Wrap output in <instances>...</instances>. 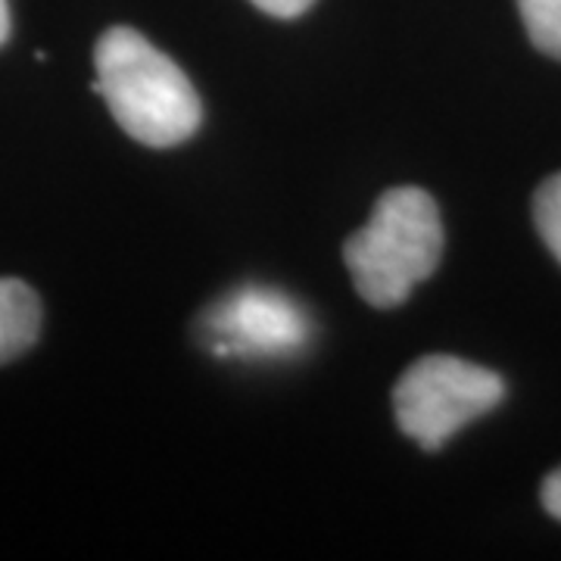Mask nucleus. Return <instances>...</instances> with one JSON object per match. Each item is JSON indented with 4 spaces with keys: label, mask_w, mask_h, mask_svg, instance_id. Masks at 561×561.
I'll return each instance as SVG.
<instances>
[{
    "label": "nucleus",
    "mask_w": 561,
    "mask_h": 561,
    "mask_svg": "<svg viewBox=\"0 0 561 561\" xmlns=\"http://www.w3.org/2000/svg\"><path fill=\"white\" fill-rule=\"evenodd\" d=\"M94 69L91 91L106 101L128 138L165 150L201 128L203 103L191 79L135 28L113 25L103 32L94 47Z\"/></svg>",
    "instance_id": "obj_1"
},
{
    "label": "nucleus",
    "mask_w": 561,
    "mask_h": 561,
    "mask_svg": "<svg viewBox=\"0 0 561 561\" xmlns=\"http://www.w3.org/2000/svg\"><path fill=\"white\" fill-rule=\"evenodd\" d=\"M443 260V221L421 187H390L375 213L343 243V262L356 294L375 309H393L427 280Z\"/></svg>",
    "instance_id": "obj_2"
},
{
    "label": "nucleus",
    "mask_w": 561,
    "mask_h": 561,
    "mask_svg": "<svg viewBox=\"0 0 561 561\" xmlns=\"http://www.w3.org/2000/svg\"><path fill=\"white\" fill-rule=\"evenodd\" d=\"M502 400L500 375L459 356H424L393 387L400 431L427 453H437L456 431L493 412Z\"/></svg>",
    "instance_id": "obj_3"
},
{
    "label": "nucleus",
    "mask_w": 561,
    "mask_h": 561,
    "mask_svg": "<svg viewBox=\"0 0 561 561\" xmlns=\"http://www.w3.org/2000/svg\"><path fill=\"white\" fill-rule=\"evenodd\" d=\"M201 331L216 356L290 359L312 343L309 309L265 284H247L206 309Z\"/></svg>",
    "instance_id": "obj_4"
},
{
    "label": "nucleus",
    "mask_w": 561,
    "mask_h": 561,
    "mask_svg": "<svg viewBox=\"0 0 561 561\" xmlns=\"http://www.w3.org/2000/svg\"><path fill=\"white\" fill-rule=\"evenodd\" d=\"M41 334L38 294L20 278H0V365L28 353Z\"/></svg>",
    "instance_id": "obj_5"
},
{
    "label": "nucleus",
    "mask_w": 561,
    "mask_h": 561,
    "mask_svg": "<svg viewBox=\"0 0 561 561\" xmlns=\"http://www.w3.org/2000/svg\"><path fill=\"white\" fill-rule=\"evenodd\" d=\"M534 47L561 60V0H518Z\"/></svg>",
    "instance_id": "obj_6"
},
{
    "label": "nucleus",
    "mask_w": 561,
    "mask_h": 561,
    "mask_svg": "<svg viewBox=\"0 0 561 561\" xmlns=\"http://www.w3.org/2000/svg\"><path fill=\"white\" fill-rule=\"evenodd\" d=\"M534 221L552 256L561 262V172L540 184L534 197Z\"/></svg>",
    "instance_id": "obj_7"
},
{
    "label": "nucleus",
    "mask_w": 561,
    "mask_h": 561,
    "mask_svg": "<svg viewBox=\"0 0 561 561\" xmlns=\"http://www.w3.org/2000/svg\"><path fill=\"white\" fill-rule=\"evenodd\" d=\"M253 3L275 20H297L316 0H253Z\"/></svg>",
    "instance_id": "obj_8"
},
{
    "label": "nucleus",
    "mask_w": 561,
    "mask_h": 561,
    "mask_svg": "<svg viewBox=\"0 0 561 561\" xmlns=\"http://www.w3.org/2000/svg\"><path fill=\"white\" fill-rule=\"evenodd\" d=\"M542 505H546V512L552 515V518H559L561 522V468L559 471H552L546 483H542Z\"/></svg>",
    "instance_id": "obj_9"
},
{
    "label": "nucleus",
    "mask_w": 561,
    "mask_h": 561,
    "mask_svg": "<svg viewBox=\"0 0 561 561\" xmlns=\"http://www.w3.org/2000/svg\"><path fill=\"white\" fill-rule=\"evenodd\" d=\"M10 38V3L0 0V47Z\"/></svg>",
    "instance_id": "obj_10"
}]
</instances>
